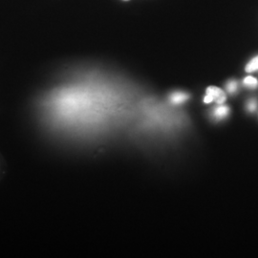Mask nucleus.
Masks as SVG:
<instances>
[{
  "mask_svg": "<svg viewBox=\"0 0 258 258\" xmlns=\"http://www.w3.org/2000/svg\"><path fill=\"white\" fill-rule=\"evenodd\" d=\"M226 99H227V96L222 89L215 86H210L207 89V95L204 99V102L206 103L215 102L221 104L223 102H226Z\"/></svg>",
  "mask_w": 258,
  "mask_h": 258,
  "instance_id": "nucleus-1",
  "label": "nucleus"
},
{
  "mask_svg": "<svg viewBox=\"0 0 258 258\" xmlns=\"http://www.w3.org/2000/svg\"><path fill=\"white\" fill-rule=\"evenodd\" d=\"M188 99V95L185 93L176 92L173 93L170 96V102L174 104H179L182 102H185Z\"/></svg>",
  "mask_w": 258,
  "mask_h": 258,
  "instance_id": "nucleus-2",
  "label": "nucleus"
},
{
  "mask_svg": "<svg viewBox=\"0 0 258 258\" xmlns=\"http://www.w3.org/2000/svg\"><path fill=\"white\" fill-rule=\"evenodd\" d=\"M228 114H229V108L227 106H219L218 108H216V110L214 111V116L217 119L225 118Z\"/></svg>",
  "mask_w": 258,
  "mask_h": 258,
  "instance_id": "nucleus-3",
  "label": "nucleus"
},
{
  "mask_svg": "<svg viewBox=\"0 0 258 258\" xmlns=\"http://www.w3.org/2000/svg\"><path fill=\"white\" fill-rule=\"evenodd\" d=\"M255 70H258V56L256 57H254L250 62H249V64L246 66V71L247 72H253V71H255Z\"/></svg>",
  "mask_w": 258,
  "mask_h": 258,
  "instance_id": "nucleus-4",
  "label": "nucleus"
},
{
  "mask_svg": "<svg viewBox=\"0 0 258 258\" xmlns=\"http://www.w3.org/2000/svg\"><path fill=\"white\" fill-rule=\"evenodd\" d=\"M244 84L249 86V87H255L257 85V80L254 79L253 77H247L245 80H244Z\"/></svg>",
  "mask_w": 258,
  "mask_h": 258,
  "instance_id": "nucleus-5",
  "label": "nucleus"
},
{
  "mask_svg": "<svg viewBox=\"0 0 258 258\" xmlns=\"http://www.w3.org/2000/svg\"><path fill=\"white\" fill-rule=\"evenodd\" d=\"M227 89L230 93H234L237 89V83L235 82H230L227 85Z\"/></svg>",
  "mask_w": 258,
  "mask_h": 258,
  "instance_id": "nucleus-6",
  "label": "nucleus"
},
{
  "mask_svg": "<svg viewBox=\"0 0 258 258\" xmlns=\"http://www.w3.org/2000/svg\"><path fill=\"white\" fill-rule=\"evenodd\" d=\"M255 108H256V102H255V101H251L248 104V109L249 111H253L255 110Z\"/></svg>",
  "mask_w": 258,
  "mask_h": 258,
  "instance_id": "nucleus-7",
  "label": "nucleus"
}]
</instances>
